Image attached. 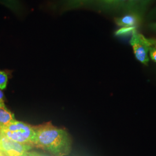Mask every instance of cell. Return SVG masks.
I'll return each instance as SVG.
<instances>
[{
	"label": "cell",
	"mask_w": 156,
	"mask_h": 156,
	"mask_svg": "<svg viewBox=\"0 0 156 156\" xmlns=\"http://www.w3.org/2000/svg\"><path fill=\"white\" fill-rule=\"evenodd\" d=\"M4 156V155H3V154H2V153H1V151H0V156Z\"/></svg>",
	"instance_id": "obj_17"
},
{
	"label": "cell",
	"mask_w": 156,
	"mask_h": 156,
	"mask_svg": "<svg viewBox=\"0 0 156 156\" xmlns=\"http://www.w3.org/2000/svg\"><path fill=\"white\" fill-rule=\"evenodd\" d=\"M35 133L33 146L55 156H67L71 151V142L67 131L54 126L50 122L34 126Z\"/></svg>",
	"instance_id": "obj_1"
},
{
	"label": "cell",
	"mask_w": 156,
	"mask_h": 156,
	"mask_svg": "<svg viewBox=\"0 0 156 156\" xmlns=\"http://www.w3.org/2000/svg\"></svg>",
	"instance_id": "obj_18"
},
{
	"label": "cell",
	"mask_w": 156,
	"mask_h": 156,
	"mask_svg": "<svg viewBox=\"0 0 156 156\" xmlns=\"http://www.w3.org/2000/svg\"><path fill=\"white\" fill-rule=\"evenodd\" d=\"M4 96L2 90L0 89V104H4Z\"/></svg>",
	"instance_id": "obj_15"
},
{
	"label": "cell",
	"mask_w": 156,
	"mask_h": 156,
	"mask_svg": "<svg viewBox=\"0 0 156 156\" xmlns=\"http://www.w3.org/2000/svg\"><path fill=\"white\" fill-rule=\"evenodd\" d=\"M137 27H121L117 30L115 35L116 36H126L129 34H132L136 32Z\"/></svg>",
	"instance_id": "obj_9"
},
{
	"label": "cell",
	"mask_w": 156,
	"mask_h": 156,
	"mask_svg": "<svg viewBox=\"0 0 156 156\" xmlns=\"http://www.w3.org/2000/svg\"><path fill=\"white\" fill-rule=\"evenodd\" d=\"M141 15L139 12H130L128 14L115 19L118 26L121 27H137L141 22Z\"/></svg>",
	"instance_id": "obj_5"
},
{
	"label": "cell",
	"mask_w": 156,
	"mask_h": 156,
	"mask_svg": "<svg viewBox=\"0 0 156 156\" xmlns=\"http://www.w3.org/2000/svg\"><path fill=\"white\" fill-rule=\"evenodd\" d=\"M149 17L151 19H156V8L153 9L149 14Z\"/></svg>",
	"instance_id": "obj_13"
},
{
	"label": "cell",
	"mask_w": 156,
	"mask_h": 156,
	"mask_svg": "<svg viewBox=\"0 0 156 156\" xmlns=\"http://www.w3.org/2000/svg\"><path fill=\"white\" fill-rule=\"evenodd\" d=\"M28 156H46L44 155V154H40L39 153H37V152H35V151H28L27 153Z\"/></svg>",
	"instance_id": "obj_12"
},
{
	"label": "cell",
	"mask_w": 156,
	"mask_h": 156,
	"mask_svg": "<svg viewBox=\"0 0 156 156\" xmlns=\"http://www.w3.org/2000/svg\"><path fill=\"white\" fill-rule=\"evenodd\" d=\"M32 146L23 144L0 136V151L4 156H28Z\"/></svg>",
	"instance_id": "obj_4"
},
{
	"label": "cell",
	"mask_w": 156,
	"mask_h": 156,
	"mask_svg": "<svg viewBox=\"0 0 156 156\" xmlns=\"http://www.w3.org/2000/svg\"><path fill=\"white\" fill-rule=\"evenodd\" d=\"M8 79L7 73L4 71H0V89L4 90L5 89L8 82Z\"/></svg>",
	"instance_id": "obj_10"
},
{
	"label": "cell",
	"mask_w": 156,
	"mask_h": 156,
	"mask_svg": "<svg viewBox=\"0 0 156 156\" xmlns=\"http://www.w3.org/2000/svg\"><path fill=\"white\" fill-rule=\"evenodd\" d=\"M130 44L133 48L136 59L141 63L147 65L149 62L148 53L153 46L151 39H147L142 34L135 32L132 35Z\"/></svg>",
	"instance_id": "obj_3"
},
{
	"label": "cell",
	"mask_w": 156,
	"mask_h": 156,
	"mask_svg": "<svg viewBox=\"0 0 156 156\" xmlns=\"http://www.w3.org/2000/svg\"><path fill=\"white\" fill-rule=\"evenodd\" d=\"M6 108L4 104H0V108Z\"/></svg>",
	"instance_id": "obj_16"
},
{
	"label": "cell",
	"mask_w": 156,
	"mask_h": 156,
	"mask_svg": "<svg viewBox=\"0 0 156 156\" xmlns=\"http://www.w3.org/2000/svg\"><path fill=\"white\" fill-rule=\"evenodd\" d=\"M0 2L13 11L20 10V4L18 0H0Z\"/></svg>",
	"instance_id": "obj_8"
},
{
	"label": "cell",
	"mask_w": 156,
	"mask_h": 156,
	"mask_svg": "<svg viewBox=\"0 0 156 156\" xmlns=\"http://www.w3.org/2000/svg\"><path fill=\"white\" fill-rule=\"evenodd\" d=\"M15 120L14 114L6 108H0V129Z\"/></svg>",
	"instance_id": "obj_7"
},
{
	"label": "cell",
	"mask_w": 156,
	"mask_h": 156,
	"mask_svg": "<svg viewBox=\"0 0 156 156\" xmlns=\"http://www.w3.org/2000/svg\"><path fill=\"white\" fill-rule=\"evenodd\" d=\"M116 1L119 4L130 9L131 12H139L138 9L146 5L150 0H116Z\"/></svg>",
	"instance_id": "obj_6"
},
{
	"label": "cell",
	"mask_w": 156,
	"mask_h": 156,
	"mask_svg": "<svg viewBox=\"0 0 156 156\" xmlns=\"http://www.w3.org/2000/svg\"><path fill=\"white\" fill-rule=\"evenodd\" d=\"M153 46L149 49V55L152 60L156 62V40L151 39Z\"/></svg>",
	"instance_id": "obj_11"
},
{
	"label": "cell",
	"mask_w": 156,
	"mask_h": 156,
	"mask_svg": "<svg viewBox=\"0 0 156 156\" xmlns=\"http://www.w3.org/2000/svg\"><path fill=\"white\" fill-rule=\"evenodd\" d=\"M0 136L18 143L33 146L35 133L33 126L16 120L0 129Z\"/></svg>",
	"instance_id": "obj_2"
},
{
	"label": "cell",
	"mask_w": 156,
	"mask_h": 156,
	"mask_svg": "<svg viewBox=\"0 0 156 156\" xmlns=\"http://www.w3.org/2000/svg\"><path fill=\"white\" fill-rule=\"evenodd\" d=\"M149 28L156 33V22L151 23L148 26Z\"/></svg>",
	"instance_id": "obj_14"
}]
</instances>
